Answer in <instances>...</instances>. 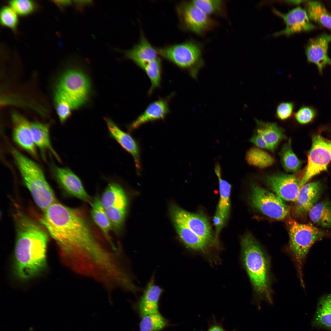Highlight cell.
Returning a JSON list of instances; mask_svg holds the SVG:
<instances>
[{"instance_id":"1","label":"cell","mask_w":331,"mask_h":331,"mask_svg":"<svg viewBox=\"0 0 331 331\" xmlns=\"http://www.w3.org/2000/svg\"><path fill=\"white\" fill-rule=\"evenodd\" d=\"M40 222L63 257L70 253L90 250L100 245L89 221L80 208L68 207L57 201L44 211Z\"/></svg>"},{"instance_id":"2","label":"cell","mask_w":331,"mask_h":331,"mask_svg":"<svg viewBox=\"0 0 331 331\" xmlns=\"http://www.w3.org/2000/svg\"><path fill=\"white\" fill-rule=\"evenodd\" d=\"M16 231L13 270L20 279L31 278L46 265L47 231L40 223L17 209L14 214Z\"/></svg>"},{"instance_id":"3","label":"cell","mask_w":331,"mask_h":331,"mask_svg":"<svg viewBox=\"0 0 331 331\" xmlns=\"http://www.w3.org/2000/svg\"><path fill=\"white\" fill-rule=\"evenodd\" d=\"M242 258L257 295L272 302L268 258L259 243L250 233L241 238Z\"/></svg>"},{"instance_id":"4","label":"cell","mask_w":331,"mask_h":331,"mask_svg":"<svg viewBox=\"0 0 331 331\" xmlns=\"http://www.w3.org/2000/svg\"><path fill=\"white\" fill-rule=\"evenodd\" d=\"M11 152L25 185L37 206L44 211L57 201L54 193L39 165L15 148Z\"/></svg>"},{"instance_id":"5","label":"cell","mask_w":331,"mask_h":331,"mask_svg":"<svg viewBox=\"0 0 331 331\" xmlns=\"http://www.w3.org/2000/svg\"><path fill=\"white\" fill-rule=\"evenodd\" d=\"M290 252L295 263L302 287L304 288L303 268L312 245L325 236L323 231L311 224H303L292 219L288 221Z\"/></svg>"},{"instance_id":"6","label":"cell","mask_w":331,"mask_h":331,"mask_svg":"<svg viewBox=\"0 0 331 331\" xmlns=\"http://www.w3.org/2000/svg\"><path fill=\"white\" fill-rule=\"evenodd\" d=\"M88 77L77 68L69 69L62 74L58 81L56 91L70 104L73 109L83 105L90 91Z\"/></svg>"},{"instance_id":"7","label":"cell","mask_w":331,"mask_h":331,"mask_svg":"<svg viewBox=\"0 0 331 331\" xmlns=\"http://www.w3.org/2000/svg\"><path fill=\"white\" fill-rule=\"evenodd\" d=\"M157 50L162 57L181 68L188 69L194 77L203 64L201 47L195 42L188 41Z\"/></svg>"},{"instance_id":"8","label":"cell","mask_w":331,"mask_h":331,"mask_svg":"<svg viewBox=\"0 0 331 331\" xmlns=\"http://www.w3.org/2000/svg\"><path fill=\"white\" fill-rule=\"evenodd\" d=\"M249 199L253 207L272 219L282 220L289 214L290 207L283 200L257 184L252 185Z\"/></svg>"},{"instance_id":"9","label":"cell","mask_w":331,"mask_h":331,"mask_svg":"<svg viewBox=\"0 0 331 331\" xmlns=\"http://www.w3.org/2000/svg\"><path fill=\"white\" fill-rule=\"evenodd\" d=\"M331 161V140L320 135H313L305 173L300 181L301 187L314 176L326 171Z\"/></svg>"},{"instance_id":"10","label":"cell","mask_w":331,"mask_h":331,"mask_svg":"<svg viewBox=\"0 0 331 331\" xmlns=\"http://www.w3.org/2000/svg\"><path fill=\"white\" fill-rule=\"evenodd\" d=\"M182 25L186 29L198 35L204 34L213 29L216 22L204 13L191 2L184 1L177 7Z\"/></svg>"},{"instance_id":"11","label":"cell","mask_w":331,"mask_h":331,"mask_svg":"<svg viewBox=\"0 0 331 331\" xmlns=\"http://www.w3.org/2000/svg\"><path fill=\"white\" fill-rule=\"evenodd\" d=\"M51 171L57 183L67 193L92 204L93 199L86 192L79 178L70 169L53 165Z\"/></svg>"},{"instance_id":"12","label":"cell","mask_w":331,"mask_h":331,"mask_svg":"<svg viewBox=\"0 0 331 331\" xmlns=\"http://www.w3.org/2000/svg\"><path fill=\"white\" fill-rule=\"evenodd\" d=\"M267 186L282 200L295 202L301 188L300 181L292 175L281 173L267 176Z\"/></svg>"},{"instance_id":"13","label":"cell","mask_w":331,"mask_h":331,"mask_svg":"<svg viewBox=\"0 0 331 331\" xmlns=\"http://www.w3.org/2000/svg\"><path fill=\"white\" fill-rule=\"evenodd\" d=\"M172 211V214L178 217L193 232L211 246L215 243L217 239L205 216L177 207L173 208Z\"/></svg>"},{"instance_id":"14","label":"cell","mask_w":331,"mask_h":331,"mask_svg":"<svg viewBox=\"0 0 331 331\" xmlns=\"http://www.w3.org/2000/svg\"><path fill=\"white\" fill-rule=\"evenodd\" d=\"M273 12L283 19L286 25L284 29L274 33V36H289L296 33L310 31L316 28L310 22L306 11L300 7L292 9L285 13L275 9L273 10Z\"/></svg>"},{"instance_id":"15","label":"cell","mask_w":331,"mask_h":331,"mask_svg":"<svg viewBox=\"0 0 331 331\" xmlns=\"http://www.w3.org/2000/svg\"><path fill=\"white\" fill-rule=\"evenodd\" d=\"M331 41V34H324L310 39L306 48L308 61L315 64L321 74L326 65L331 66V59L327 53L328 44Z\"/></svg>"},{"instance_id":"16","label":"cell","mask_w":331,"mask_h":331,"mask_svg":"<svg viewBox=\"0 0 331 331\" xmlns=\"http://www.w3.org/2000/svg\"><path fill=\"white\" fill-rule=\"evenodd\" d=\"M13 137L21 147L36 158H38L36 145L31 128V123L22 116L16 113L12 117Z\"/></svg>"},{"instance_id":"17","label":"cell","mask_w":331,"mask_h":331,"mask_svg":"<svg viewBox=\"0 0 331 331\" xmlns=\"http://www.w3.org/2000/svg\"><path fill=\"white\" fill-rule=\"evenodd\" d=\"M163 292V289L155 283L153 275L136 304L138 311L141 317L159 312V301Z\"/></svg>"},{"instance_id":"18","label":"cell","mask_w":331,"mask_h":331,"mask_svg":"<svg viewBox=\"0 0 331 331\" xmlns=\"http://www.w3.org/2000/svg\"><path fill=\"white\" fill-rule=\"evenodd\" d=\"M321 185L315 181L305 184L300 188L295 202V210L299 214L309 212L319 199L321 192Z\"/></svg>"},{"instance_id":"19","label":"cell","mask_w":331,"mask_h":331,"mask_svg":"<svg viewBox=\"0 0 331 331\" xmlns=\"http://www.w3.org/2000/svg\"><path fill=\"white\" fill-rule=\"evenodd\" d=\"M175 227L181 240L188 248L204 252L211 245L193 232L178 217L172 214Z\"/></svg>"},{"instance_id":"20","label":"cell","mask_w":331,"mask_h":331,"mask_svg":"<svg viewBox=\"0 0 331 331\" xmlns=\"http://www.w3.org/2000/svg\"><path fill=\"white\" fill-rule=\"evenodd\" d=\"M124 53L126 57L142 69L146 64L158 58L157 50L142 35L139 43L132 48L124 51Z\"/></svg>"},{"instance_id":"21","label":"cell","mask_w":331,"mask_h":331,"mask_svg":"<svg viewBox=\"0 0 331 331\" xmlns=\"http://www.w3.org/2000/svg\"><path fill=\"white\" fill-rule=\"evenodd\" d=\"M110 135L133 156L137 168H140L139 147L134 139L128 134L123 131L111 120L105 118Z\"/></svg>"},{"instance_id":"22","label":"cell","mask_w":331,"mask_h":331,"mask_svg":"<svg viewBox=\"0 0 331 331\" xmlns=\"http://www.w3.org/2000/svg\"><path fill=\"white\" fill-rule=\"evenodd\" d=\"M257 133L260 135L268 145L269 150H274L280 141L285 138L283 131L274 123L255 119Z\"/></svg>"},{"instance_id":"23","label":"cell","mask_w":331,"mask_h":331,"mask_svg":"<svg viewBox=\"0 0 331 331\" xmlns=\"http://www.w3.org/2000/svg\"><path fill=\"white\" fill-rule=\"evenodd\" d=\"M100 201L104 209L110 207L126 210L127 202L125 192L116 182L109 184L102 196Z\"/></svg>"},{"instance_id":"24","label":"cell","mask_w":331,"mask_h":331,"mask_svg":"<svg viewBox=\"0 0 331 331\" xmlns=\"http://www.w3.org/2000/svg\"><path fill=\"white\" fill-rule=\"evenodd\" d=\"M167 103L164 100H159L150 104L144 112L130 126L131 129L137 128L147 122L164 118L169 112Z\"/></svg>"},{"instance_id":"25","label":"cell","mask_w":331,"mask_h":331,"mask_svg":"<svg viewBox=\"0 0 331 331\" xmlns=\"http://www.w3.org/2000/svg\"><path fill=\"white\" fill-rule=\"evenodd\" d=\"M312 324L316 328L331 331V294L319 299Z\"/></svg>"},{"instance_id":"26","label":"cell","mask_w":331,"mask_h":331,"mask_svg":"<svg viewBox=\"0 0 331 331\" xmlns=\"http://www.w3.org/2000/svg\"><path fill=\"white\" fill-rule=\"evenodd\" d=\"M31 128L35 144L43 154L46 150L50 151L59 161L58 155L51 146L49 135V125L39 122L31 123Z\"/></svg>"},{"instance_id":"27","label":"cell","mask_w":331,"mask_h":331,"mask_svg":"<svg viewBox=\"0 0 331 331\" xmlns=\"http://www.w3.org/2000/svg\"><path fill=\"white\" fill-rule=\"evenodd\" d=\"M91 206V214L92 219L105 238L111 242L109 233L112 229V226L98 197L93 199Z\"/></svg>"},{"instance_id":"28","label":"cell","mask_w":331,"mask_h":331,"mask_svg":"<svg viewBox=\"0 0 331 331\" xmlns=\"http://www.w3.org/2000/svg\"><path fill=\"white\" fill-rule=\"evenodd\" d=\"M308 213L310 220L314 224L323 227L331 226V204L329 201L316 204Z\"/></svg>"},{"instance_id":"29","label":"cell","mask_w":331,"mask_h":331,"mask_svg":"<svg viewBox=\"0 0 331 331\" xmlns=\"http://www.w3.org/2000/svg\"><path fill=\"white\" fill-rule=\"evenodd\" d=\"M307 8L309 18L325 27L331 29V15L321 3L317 1H308Z\"/></svg>"},{"instance_id":"30","label":"cell","mask_w":331,"mask_h":331,"mask_svg":"<svg viewBox=\"0 0 331 331\" xmlns=\"http://www.w3.org/2000/svg\"><path fill=\"white\" fill-rule=\"evenodd\" d=\"M220 198L216 212L219 214L226 221L230 211V195L231 185L227 181L219 178Z\"/></svg>"},{"instance_id":"31","label":"cell","mask_w":331,"mask_h":331,"mask_svg":"<svg viewBox=\"0 0 331 331\" xmlns=\"http://www.w3.org/2000/svg\"><path fill=\"white\" fill-rule=\"evenodd\" d=\"M291 145L290 139L283 146L279 155L284 169L287 172H295L300 169L302 162L294 153Z\"/></svg>"},{"instance_id":"32","label":"cell","mask_w":331,"mask_h":331,"mask_svg":"<svg viewBox=\"0 0 331 331\" xmlns=\"http://www.w3.org/2000/svg\"><path fill=\"white\" fill-rule=\"evenodd\" d=\"M245 159L250 165L260 168H264L272 165L274 158L266 152L258 148H250L247 152Z\"/></svg>"},{"instance_id":"33","label":"cell","mask_w":331,"mask_h":331,"mask_svg":"<svg viewBox=\"0 0 331 331\" xmlns=\"http://www.w3.org/2000/svg\"><path fill=\"white\" fill-rule=\"evenodd\" d=\"M138 331H161L169 324L168 320L159 312L142 317Z\"/></svg>"},{"instance_id":"34","label":"cell","mask_w":331,"mask_h":331,"mask_svg":"<svg viewBox=\"0 0 331 331\" xmlns=\"http://www.w3.org/2000/svg\"><path fill=\"white\" fill-rule=\"evenodd\" d=\"M198 8L209 16L211 14L224 15L225 5L222 0H195L191 1Z\"/></svg>"},{"instance_id":"35","label":"cell","mask_w":331,"mask_h":331,"mask_svg":"<svg viewBox=\"0 0 331 331\" xmlns=\"http://www.w3.org/2000/svg\"><path fill=\"white\" fill-rule=\"evenodd\" d=\"M149 77L151 82L149 91L151 93L155 89L159 86L161 81V61L159 58L146 64L142 68Z\"/></svg>"},{"instance_id":"36","label":"cell","mask_w":331,"mask_h":331,"mask_svg":"<svg viewBox=\"0 0 331 331\" xmlns=\"http://www.w3.org/2000/svg\"><path fill=\"white\" fill-rule=\"evenodd\" d=\"M104 209L111 223L112 229L118 233L124 224L126 210L114 207H108Z\"/></svg>"},{"instance_id":"37","label":"cell","mask_w":331,"mask_h":331,"mask_svg":"<svg viewBox=\"0 0 331 331\" xmlns=\"http://www.w3.org/2000/svg\"><path fill=\"white\" fill-rule=\"evenodd\" d=\"M54 100L56 112L60 122L63 123L70 116L73 109L69 103L56 91Z\"/></svg>"},{"instance_id":"38","label":"cell","mask_w":331,"mask_h":331,"mask_svg":"<svg viewBox=\"0 0 331 331\" xmlns=\"http://www.w3.org/2000/svg\"><path fill=\"white\" fill-rule=\"evenodd\" d=\"M0 20L4 26L14 29L17 25L18 18L16 13L11 8L5 6L1 9Z\"/></svg>"},{"instance_id":"39","label":"cell","mask_w":331,"mask_h":331,"mask_svg":"<svg viewBox=\"0 0 331 331\" xmlns=\"http://www.w3.org/2000/svg\"><path fill=\"white\" fill-rule=\"evenodd\" d=\"M11 8L17 13L26 15L31 13L35 9L34 2L29 0H12L9 2Z\"/></svg>"},{"instance_id":"40","label":"cell","mask_w":331,"mask_h":331,"mask_svg":"<svg viewBox=\"0 0 331 331\" xmlns=\"http://www.w3.org/2000/svg\"><path fill=\"white\" fill-rule=\"evenodd\" d=\"M317 115L316 110L311 107L302 106L294 113L296 120L301 124H306L311 122Z\"/></svg>"},{"instance_id":"41","label":"cell","mask_w":331,"mask_h":331,"mask_svg":"<svg viewBox=\"0 0 331 331\" xmlns=\"http://www.w3.org/2000/svg\"><path fill=\"white\" fill-rule=\"evenodd\" d=\"M294 103L292 101H283L277 106L275 116L280 120H285L291 118L294 114Z\"/></svg>"},{"instance_id":"42","label":"cell","mask_w":331,"mask_h":331,"mask_svg":"<svg viewBox=\"0 0 331 331\" xmlns=\"http://www.w3.org/2000/svg\"><path fill=\"white\" fill-rule=\"evenodd\" d=\"M213 222L216 229L215 237L217 239L218 235L223 227L226 221L219 214L216 212L213 219Z\"/></svg>"},{"instance_id":"43","label":"cell","mask_w":331,"mask_h":331,"mask_svg":"<svg viewBox=\"0 0 331 331\" xmlns=\"http://www.w3.org/2000/svg\"><path fill=\"white\" fill-rule=\"evenodd\" d=\"M250 141L259 147L269 150V147L266 142L261 136L257 133L250 139Z\"/></svg>"},{"instance_id":"44","label":"cell","mask_w":331,"mask_h":331,"mask_svg":"<svg viewBox=\"0 0 331 331\" xmlns=\"http://www.w3.org/2000/svg\"><path fill=\"white\" fill-rule=\"evenodd\" d=\"M74 2L76 8L80 11L82 10L84 7L92 3L90 0H76Z\"/></svg>"},{"instance_id":"45","label":"cell","mask_w":331,"mask_h":331,"mask_svg":"<svg viewBox=\"0 0 331 331\" xmlns=\"http://www.w3.org/2000/svg\"><path fill=\"white\" fill-rule=\"evenodd\" d=\"M214 171L218 178H221L222 169L220 164L218 162H216L215 163L214 166Z\"/></svg>"},{"instance_id":"46","label":"cell","mask_w":331,"mask_h":331,"mask_svg":"<svg viewBox=\"0 0 331 331\" xmlns=\"http://www.w3.org/2000/svg\"><path fill=\"white\" fill-rule=\"evenodd\" d=\"M57 4L61 6H64L70 5L71 1L69 0L56 1Z\"/></svg>"},{"instance_id":"47","label":"cell","mask_w":331,"mask_h":331,"mask_svg":"<svg viewBox=\"0 0 331 331\" xmlns=\"http://www.w3.org/2000/svg\"><path fill=\"white\" fill-rule=\"evenodd\" d=\"M208 331H225L223 329L219 326H215L210 328Z\"/></svg>"},{"instance_id":"48","label":"cell","mask_w":331,"mask_h":331,"mask_svg":"<svg viewBox=\"0 0 331 331\" xmlns=\"http://www.w3.org/2000/svg\"><path fill=\"white\" fill-rule=\"evenodd\" d=\"M304 1L303 0H292L287 1L288 2L293 4H299L302 2Z\"/></svg>"},{"instance_id":"49","label":"cell","mask_w":331,"mask_h":331,"mask_svg":"<svg viewBox=\"0 0 331 331\" xmlns=\"http://www.w3.org/2000/svg\"><path fill=\"white\" fill-rule=\"evenodd\" d=\"M33 329L32 327H31L29 328V330L28 331H33Z\"/></svg>"}]
</instances>
